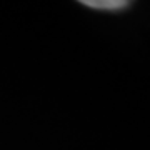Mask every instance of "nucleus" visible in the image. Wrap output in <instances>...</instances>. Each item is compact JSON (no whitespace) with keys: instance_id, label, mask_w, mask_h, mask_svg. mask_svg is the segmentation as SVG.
<instances>
[{"instance_id":"1","label":"nucleus","mask_w":150,"mask_h":150,"mask_svg":"<svg viewBox=\"0 0 150 150\" xmlns=\"http://www.w3.org/2000/svg\"><path fill=\"white\" fill-rule=\"evenodd\" d=\"M82 5L93 8V10H107V12H117L123 10L130 5L127 0H82Z\"/></svg>"}]
</instances>
